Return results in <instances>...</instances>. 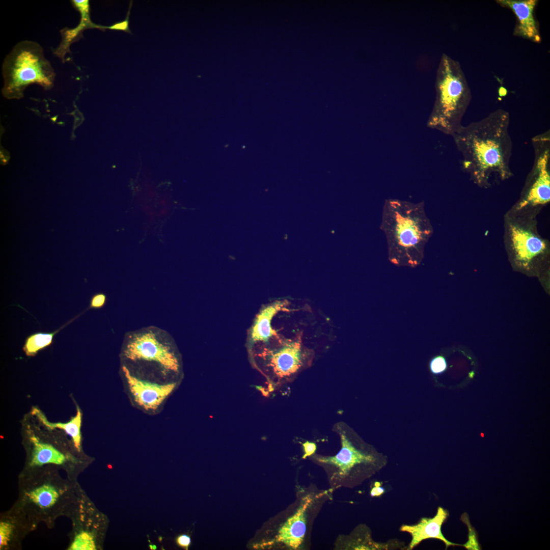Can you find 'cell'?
I'll list each match as a JSON object with an SVG mask.
<instances>
[{
	"instance_id": "obj_1",
	"label": "cell",
	"mask_w": 550,
	"mask_h": 550,
	"mask_svg": "<svg viewBox=\"0 0 550 550\" xmlns=\"http://www.w3.org/2000/svg\"><path fill=\"white\" fill-rule=\"evenodd\" d=\"M507 113L495 112L485 118L462 125L452 136L462 159L463 170L478 186L511 177L512 141Z\"/></svg>"
},
{
	"instance_id": "obj_2",
	"label": "cell",
	"mask_w": 550,
	"mask_h": 550,
	"mask_svg": "<svg viewBox=\"0 0 550 550\" xmlns=\"http://www.w3.org/2000/svg\"><path fill=\"white\" fill-rule=\"evenodd\" d=\"M333 430L340 438L339 451L333 456L315 453L310 457L325 470L332 488L356 487L386 465L385 456L365 445L344 422H336Z\"/></svg>"
},
{
	"instance_id": "obj_3",
	"label": "cell",
	"mask_w": 550,
	"mask_h": 550,
	"mask_svg": "<svg viewBox=\"0 0 550 550\" xmlns=\"http://www.w3.org/2000/svg\"><path fill=\"white\" fill-rule=\"evenodd\" d=\"M122 366L157 371L163 376L178 375L182 364L173 338L167 331L149 326L125 334L121 349Z\"/></svg>"
},
{
	"instance_id": "obj_4",
	"label": "cell",
	"mask_w": 550,
	"mask_h": 550,
	"mask_svg": "<svg viewBox=\"0 0 550 550\" xmlns=\"http://www.w3.org/2000/svg\"><path fill=\"white\" fill-rule=\"evenodd\" d=\"M390 256L421 257L432 233L423 206L398 200L385 204L382 227Z\"/></svg>"
},
{
	"instance_id": "obj_5",
	"label": "cell",
	"mask_w": 550,
	"mask_h": 550,
	"mask_svg": "<svg viewBox=\"0 0 550 550\" xmlns=\"http://www.w3.org/2000/svg\"><path fill=\"white\" fill-rule=\"evenodd\" d=\"M257 366L273 387L293 381L313 364L314 351L306 346L300 335H278L250 351Z\"/></svg>"
},
{
	"instance_id": "obj_6",
	"label": "cell",
	"mask_w": 550,
	"mask_h": 550,
	"mask_svg": "<svg viewBox=\"0 0 550 550\" xmlns=\"http://www.w3.org/2000/svg\"><path fill=\"white\" fill-rule=\"evenodd\" d=\"M3 95L20 98L29 85L37 84L45 89L53 85L56 73L37 42L23 40L17 43L7 55L2 65Z\"/></svg>"
},
{
	"instance_id": "obj_7",
	"label": "cell",
	"mask_w": 550,
	"mask_h": 550,
	"mask_svg": "<svg viewBox=\"0 0 550 550\" xmlns=\"http://www.w3.org/2000/svg\"><path fill=\"white\" fill-rule=\"evenodd\" d=\"M439 83L435 112L429 126L452 136L462 126V114L468 100L467 92L461 80L452 72L448 63Z\"/></svg>"
},
{
	"instance_id": "obj_8",
	"label": "cell",
	"mask_w": 550,
	"mask_h": 550,
	"mask_svg": "<svg viewBox=\"0 0 550 550\" xmlns=\"http://www.w3.org/2000/svg\"><path fill=\"white\" fill-rule=\"evenodd\" d=\"M533 163L516 209L544 205L550 200L549 130L532 139Z\"/></svg>"
},
{
	"instance_id": "obj_9",
	"label": "cell",
	"mask_w": 550,
	"mask_h": 550,
	"mask_svg": "<svg viewBox=\"0 0 550 550\" xmlns=\"http://www.w3.org/2000/svg\"><path fill=\"white\" fill-rule=\"evenodd\" d=\"M324 494L307 493L297 500V507L281 526L276 536V541L292 549L302 547L306 540L310 519L317 500Z\"/></svg>"
},
{
	"instance_id": "obj_10",
	"label": "cell",
	"mask_w": 550,
	"mask_h": 550,
	"mask_svg": "<svg viewBox=\"0 0 550 550\" xmlns=\"http://www.w3.org/2000/svg\"><path fill=\"white\" fill-rule=\"evenodd\" d=\"M121 371L134 401L146 410H156L174 390L176 382L159 384L143 380L122 366Z\"/></svg>"
},
{
	"instance_id": "obj_11",
	"label": "cell",
	"mask_w": 550,
	"mask_h": 550,
	"mask_svg": "<svg viewBox=\"0 0 550 550\" xmlns=\"http://www.w3.org/2000/svg\"><path fill=\"white\" fill-rule=\"evenodd\" d=\"M508 240L511 253L520 263L527 265L547 250V244L532 229L510 223Z\"/></svg>"
},
{
	"instance_id": "obj_12",
	"label": "cell",
	"mask_w": 550,
	"mask_h": 550,
	"mask_svg": "<svg viewBox=\"0 0 550 550\" xmlns=\"http://www.w3.org/2000/svg\"><path fill=\"white\" fill-rule=\"evenodd\" d=\"M288 300L278 299L261 306L249 328L246 345L249 351L257 345L268 342L279 335L271 326V321L280 312L288 310Z\"/></svg>"
},
{
	"instance_id": "obj_13",
	"label": "cell",
	"mask_w": 550,
	"mask_h": 550,
	"mask_svg": "<svg viewBox=\"0 0 550 550\" xmlns=\"http://www.w3.org/2000/svg\"><path fill=\"white\" fill-rule=\"evenodd\" d=\"M449 516V512L441 507H438L435 515L433 517H422L416 524H403L400 527V531L407 532L411 536V540L407 548L413 549L423 540L434 538L442 541L447 549L450 546H464L453 543L446 539L442 533V527Z\"/></svg>"
},
{
	"instance_id": "obj_14",
	"label": "cell",
	"mask_w": 550,
	"mask_h": 550,
	"mask_svg": "<svg viewBox=\"0 0 550 550\" xmlns=\"http://www.w3.org/2000/svg\"><path fill=\"white\" fill-rule=\"evenodd\" d=\"M63 491L54 484L43 482L39 483L25 490V499L39 511H48L55 507L59 503Z\"/></svg>"
},
{
	"instance_id": "obj_15",
	"label": "cell",
	"mask_w": 550,
	"mask_h": 550,
	"mask_svg": "<svg viewBox=\"0 0 550 550\" xmlns=\"http://www.w3.org/2000/svg\"><path fill=\"white\" fill-rule=\"evenodd\" d=\"M501 2L509 7L517 16L519 21V32L528 38L539 41L533 13L536 1L508 0Z\"/></svg>"
},
{
	"instance_id": "obj_16",
	"label": "cell",
	"mask_w": 550,
	"mask_h": 550,
	"mask_svg": "<svg viewBox=\"0 0 550 550\" xmlns=\"http://www.w3.org/2000/svg\"><path fill=\"white\" fill-rule=\"evenodd\" d=\"M33 448L31 464L41 466L45 464H61L66 460L65 456L50 444L41 442L35 437L31 438Z\"/></svg>"
},
{
	"instance_id": "obj_17",
	"label": "cell",
	"mask_w": 550,
	"mask_h": 550,
	"mask_svg": "<svg viewBox=\"0 0 550 550\" xmlns=\"http://www.w3.org/2000/svg\"><path fill=\"white\" fill-rule=\"evenodd\" d=\"M82 313L77 315L53 332H38L28 336L25 340L22 347L25 355L28 356H34L39 351L51 345L53 342L54 336L66 325L79 317Z\"/></svg>"
},
{
	"instance_id": "obj_18",
	"label": "cell",
	"mask_w": 550,
	"mask_h": 550,
	"mask_svg": "<svg viewBox=\"0 0 550 550\" xmlns=\"http://www.w3.org/2000/svg\"><path fill=\"white\" fill-rule=\"evenodd\" d=\"M77 413L75 417L73 418L70 421L66 423H50L48 422L45 416L38 410H34V412L40 420L47 427L50 428H59L64 429L66 432L70 435L73 441L75 447L78 450H80L81 434L80 426L81 422V414L78 407L77 408Z\"/></svg>"
},
{
	"instance_id": "obj_19",
	"label": "cell",
	"mask_w": 550,
	"mask_h": 550,
	"mask_svg": "<svg viewBox=\"0 0 550 550\" xmlns=\"http://www.w3.org/2000/svg\"><path fill=\"white\" fill-rule=\"evenodd\" d=\"M69 549L72 550L95 549V545L93 538L87 532H80L75 536Z\"/></svg>"
},
{
	"instance_id": "obj_20",
	"label": "cell",
	"mask_w": 550,
	"mask_h": 550,
	"mask_svg": "<svg viewBox=\"0 0 550 550\" xmlns=\"http://www.w3.org/2000/svg\"><path fill=\"white\" fill-rule=\"evenodd\" d=\"M447 366L446 359L442 355L434 357L429 363L430 371L435 375L441 374L444 372L446 370Z\"/></svg>"
},
{
	"instance_id": "obj_21",
	"label": "cell",
	"mask_w": 550,
	"mask_h": 550,
	"mask_svg": "<svg viewBox=\"0 0 550 550\" xmlns=\"http://www.w3.org/2000/svg\"><path fill=\"white\" fill-rule=\"evenodd\" d=\"M13 526L7 522H1L0 525L1 548L6 545L10 540L13 531Z\"/></svg>"
},
{
	"instance_id": "obj_22",
	"label": "cell",
	"mask_w": 550,
	"mask_h": 550,
	"mask_svg": "<svg viewBox=\"0 0 550 550\" xmlns=\"http://www.w3.org/2000/svg\"><path fill=\"white\" fill-rule=\"evenodd\" d=\"M106 302V296L104 293H96L91 297L88 309H101L104 306Z\"/></svg>"
},
{
	"instance_id": "obj_23",
	"label": "cell",
	"mask_w": 550,
	"mask_h": 550,
	"mask_svg": "<svg viewBox=\"0 0 550 550\" xmlns=\"http://www.w3.org/2000/svg\"><path fill=\"white\" fill-rule=\"evenodd\" d=\"M130 8H129V11L128 12V13H127V16H126V19L125 20L121 21V22H117V23H115V24H113V25H112L111 26H109L108 27H105V28H107V29H111V30H114L123 31H125V32L130 33V30L129 29V21H128L129 16V13H130Z\"/></svg>"
},
{
	"instance_id": "obj_24",
	"label": "cell",
	"mask_w": 550,
	"mask_h": 550,
	"mask_svg": "<svg viewBox=\"0 0 550 550\" xmlns=\"http://www.w3.org/2000/svg\"><path fill=\"white\" fill-rule=\"evenodd\" d=\"M302 445L304 451V455L302 457L303 458L310 457L315 454L316 450V446L315 443L307 441L303 443Z\"/></svg>"
},
{
	"instance_id": "obj_25",
	"label": "cell",
	"mask_w": 550,
	"mask_h": 550,
	"mask_svg": "<svg viewBox=\"0 0 550 550\" xmlns=\"http://www.w3.org/2000/svg\"><path fill=\"white\" fill-rule=\"evenodd\" d=\"M384 491V488L380 486V482H377L371 489L370 495L371 497H379L383 494Z\"/></svg>"
},
{
	"instance_id": "obj_26",
	"label": "cell",
	"mask_w": 550,
	"mask_h": 550,
	"mask_svg": "<svg viewBox=\"0 0 550 550\" xmlns=\"http://www.w3.org/2000/svg\"><path fill=\"white\" fill-rule=\"evenodd\" d=\"M177 542L181 546L187 547L190 543V539L187 535H181L178 537Z\"/></svg>"
}]
</instances>
